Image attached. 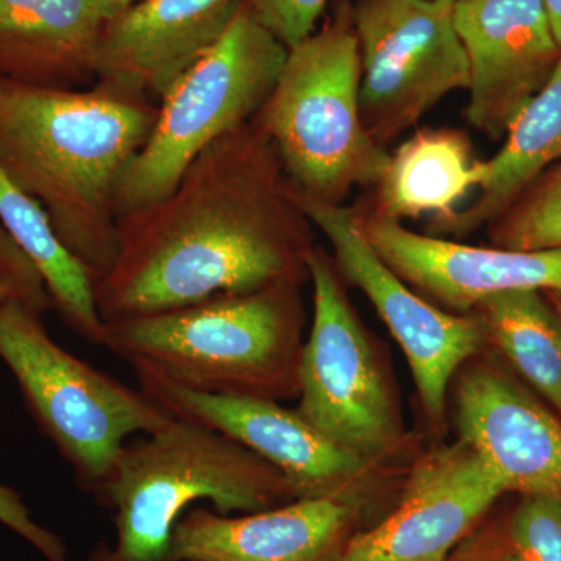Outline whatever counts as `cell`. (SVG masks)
I'll return each mask as SVG.
<instances>
[{"label": "cell", "instance_id": "1", "mask_svg": "<svg viewBox=\"0 0 561 561\" xmlns=\"http://www.w3.org/2000/svg\"><path fill=\"white\" fill-rule=\"evenodd\" d=\"M312 249L311 221L256 114L202 151L168 197L122 217L95 306L110 323L300 284Z\"/></svg>", "mask_w": 561, "mask_h": 561}, {"label": "cell", "instance_id": "2", "mask_svg": "<svg viewBox=\"0 0 561 561\" xmlns=\"http://www.w3.org/2000/svg\"><path fill=\"white\" fill-rule=\"evenodd\" d=\"M158 110L99 87H36L0 77V168L43 206L55 234L94 280L116 260L117 187Z\"/></svg>", "mask_w": 561, "mask_h": 561}, {"label": "cell", "instance_id": "3", "mask_svg": "<svg viewBox=\"0 0 561 561\" xmlns=\"http://www.w3.org/2000/svg\"><path fill=\"white\" fill-rule=\"evenodd\" d=\"M300 284L220 295L172 311L103 324L101 345L206 393L297 397Z\"/></svg>", "mask_w": 561, "mask_h": 561}, {"label": "cell", "instance_id": "4", "mask_svg": "<svg viewBox=\"0 0 561 561\" xmlns=\"http://www.w3.org/2000/svg\"><path fill=\"white\" fill-rule=\"evenodd\" d=\"M92 494L114 512L116 541L95 549L90 561H169L173 527L198 501L231 515L297 500L286 476L260 456L176 416L125 445Z\"/></svg>", "mask_w": 561, "mask_h": 561}, {"label": "cell", "instance_id": "5", "mask_svg": "<svg viewBox=\"0 0 561 561\" xmlns=\"http://www.w3.org/2000/svg\"><path fill=\"white\" fill-rule=\"evenodd\" d=\"M360 54L353 21L335 20L291 47L257 116L291 187L331 205L376 186L390 153L360 117Z\"/></svg>", "mask_w": 561, "mask_h": 561}, {"label": "cell", "instance_id": "6", "mask_svg": "<svg viewBox=\"0 0 561 561\" xmlns=\"http://www.w3.org/2000/svg\"><path fill=\"white\" fill-rule=\"evenodd\" d=\"M287 54L247 0L219 43L158 103L149 139L122 173L117 219L168 197L202 151L253 119L271 98Z\"/></svg>", "mask_w": 561, "mask_h": 561}, {"label": "cell", "instance_id": "7", "mask_svg": "<svg viewBox=\"0 0 561 561\" xmlns=\"http://www.w3.org/2000/svg\"><path fill=\"white\" fill-rule=\"evenodd\" d=\"M0 360L16 379L33 419L94 493L125 440L153 434L175 416L142 389H131L50 337L41 313L21 302L0 308Z\"/></svg>", "mask_w": 561, "mask_h": 561}, {"label": "cell", "instance_id": "8", "mask_svg": "<svg viewBox=\"0 0 561 561\" xmlns=\"http://www.w3.org/2000/svg\"><path fill=\"white\" fill-rule=\"evenodd\" d=\"M454 5L456 0H360L353 11L362 124L379 146L419 124L446 95L470 87Z\"/></svg>", "mask_w": 561, "mask_h": 561}, {"label": "cell", "instance_id": "9", "mask_svg": "<svg viewBox=\"0 0 561 561\" xmlns=\"http://www.w3.org/2000/svg\"><path fill=\"white\" fill-rule=\"evenodd\" d=\"M306 265L313 320L298 365V412L331 440L378 463L402 438L389 386L330 257L312 249Z\"/></svg>", "mask_w": 561, "mask_h": 561}, {"label": "cell", "instance_id": "10", "mask_svg": "<svg viewBox=\"0 0 561 561\" xmlns=\"http://www.w3.org/2000/svg\"><path fill=\"white\" fill-rule=\"evenodd\" d=\"M139 389L176 419L219 432L286 476L297 500L328 497L353 505L367 523L379 504L375 465L343 448L298 411L245 394L206 393L172 381L144 364H131ZM378 523V519H376Z\"/></svg>", "mask_w": 561, "mask_h": 561}, {"label": "cell", "instance_id": "11", "mask_svg": "<svg viewBox=\"0 0 561 561\" xmlns=\"http://www.w3.org/2000/svg\"><path fill=\"white\" fill-rule=\"evenodd\" d=\"M295 195L309 221L327 236L343 275L367 295L400 343L427 420L440 430L454 373L486 342L482 320L478 313L443 311L413 291L373 250L362 230L359 210L312 201L297 191Z\"/></svg>", "mask_w": 561, "mask_h": 561}, {"label": "cell", "instance_id": "12", "mask_svg": "<svg viewBox=\"0 0 561 561\" xmlns=\"http://www.w3.org/2000/svg\"><path fill=\"white\" fill-rule=\"evenodd\" d=\"M505 493L500 472L459 438L412 468L393 508L357 531L341 561H446Z\"/></svg>", "mask_w": 561, "mask_h": 561}, {"label": "cell", "instance_id": "13", "mask_svg": "<svg viewBox=\"0 0 561 561\" xmlns=\"http://www.w3.org/2000/svg\"><path fill=\"white\" fill-rule=\"evenodd\" d=\"M454 24L470 62L467 119L500 139L559 65L548 10L542 0H456Z\"/></svg>", "mask_w": 561, "mask_h": 561}, {"label": "cell", "instance_id": "14", "mask_svg": "<svg viewBox=\"0 0 561 561\" xmlns=\"http://www.w3.org/2000/svg\"><path fill=\"white\" fill-rule=\"evenodd\" d=\"M247 0H138L111 18L94 57V87L154 103L217 43Z\"/></svg>", "mask_w": 561, "mask_h": 561}, {"label": "cell", "instance_id": "15", "mask_svg": "<svg viewBox=\"0 0 561 561\" xmlns=\"http://www.w3.org/2000/svg\"><path fill=\"white\" fill-rule=\"evenodd\" d=\"M373 250L409 286L457 312L505 291L546 290L561 295V250L472 247L419 234L401 221L360 213Z\"/></svg>", "mask_w": 561, "mask_h": 561}, {"label": "cell", "instance_id": "16", "mask_svg": "<svg viewBox=\"0 0 561 561\" xmlns=\"http://www.w3.org/2000/svg\"><path fill=\"white\" fill-rule=\"evenodd\" d=\"M362 529L356 507L328 497L239 516L192 507L173 527L169 561H341Z\"/></svg>", "mask_w": 561, "mask_h": 561}, {"label": "cell", "instance_id": "17", "mask_svg": "<svg viewBox=\"0 0 561 561\" xmlns=\"http://www.w3.org/2000/svg\"><path fill=\"white\" fill-rule=\"evenodd\" d=\"M457 426L508 491L561 500V421L504 373L478 365L457 387Z\"/></svg>", "mask_w": 561, "mask_h": 561}, {"label": "cell", "instance_id": "18", "mask_svg": "<svg viewBox=\"0 0 561 561\" xmlns=\"http://www.w3.org/2000/svg\"><path fill=\"white\" fill-rule=\"evenodd\" d=\"M116 0H0V77L72 88L94 79V57Z\"/></svg>", "mask_w": 561, "mask_h": 561}, {"label": "cell", "instance_id": "19", "mask_svg": "<svg viewBox=\"0 0 561 561\" xmlns=\"http://www.w3.org/2000/svg\"><path fill=\"white\" fill-rule=\"evenodd\" d=\"M561 162V57L559 65L505 131L502 149L483 161L478 201L453 217L431 221L427 234L467 236L490 225L538 176Z\"/></svg>", "mask_w": 561, "mask_h": 561}, {"label": "cell", "instance_id": "20", "mask_svg": "<svg viewBox=\"0 0 561 561\" xmlns=\"http://www.w3.org/2000/svg\"><path fill=\"white\" fill-rule=\"evenodd\" d=\"M483 161L472 160L470 139L454 128H423L390 153L376 184L370 213L401 221L449 219L468 192L481 187Z\"/></svg>", "mask_w": 561, "mask_h": 561}, {"label": "cell", "instance_id": "21", "mask_svg": "<svg viewBox=\"0 0 561 561\" xmlns=\"http://www.w3.org/2000/svg\"><path fill=\"white\" fill-rule=\"evenodd\" d=\"M0 225L38 268L51 305L77 334L102 342L103 321L94 297V278L62 245L46 210L0 168Z\"/></svg>", "mask_w": 561, "mask_h": 561}, {"label": "cell", "instance_id": "22", "mask_svg": "<svg viewBox=\"0 0 561 561\" xmlns=\"http://www.w3.org/2000/svg\"><path fill=\"white\" fill-rule=\"evenodd\" d=\"M486 341L493 342L524 378L561 415V319L540 291H505L479 302Z\"/></svg>", "mask_w": 561, "mask_h": 561}, {"label": "cell", "instance_id": "23", "mask_svg": "<svg viewBox=\"0 0 561 561\" xmlns=\"http://www.w3.org/2000/svg\"><path fill=\"white\" fill-rule=\"evenodd\" d=\"M490 241L500 249L561 250V162L491 221Z\"/></svg>", "mask_w": 561, "mask_h": 561}, {"label": "cell", "instance_id": "24", "mask_svg": "<svg viewBox=\"0 0 561 561\" xmlns=\"http://www.w3.org/2000/svg\"><path fill=\"white\" fill-rule=\"evenodd\" d=\"M505 537L518 561H561V500L522 494L504 522Z\"/></svg>", "mask_w": 561, "mask_h": 561}, {"label": "cell", "instance_id": "25", "mask_svg": "<svg viewBox=\"0 0 561 561\" xmlns=\"http://www.w3.org/2000/svg\"><path fill=\"white\" fill-rule=\"evenodd\" d=\"M9 302H21L41 316L54 306L38 268L0 225V308Z\"/></svg>", "mask_w": 561, "mask_h": 561}, {"label": "cell", "instance_id": "26", "mask_svg": "<svg viewBox=\"0 0 561 561\" xmlns=\"http://www.w3.org/2000/svg\"><path fill=\"white\" fill-rule=\"evenodd\" d=\"M330 0H249L257 21L287 47L300 44L316 32Z\"/></svg>", "mask_w": 561, "mask_h": 561}, {"label": "cell", "instance_id": "27", "mask_svg": "<svg viewBox=\"0 0 561 561\" xmlns=\"http://www.w3.org/2000/svg\"><path fill=\"white\" fill-rule=\"evenodd\" d=\"M0 523L24 538L47 561H68V548L58 535L32 518L20 494L0 482Z\"/></svg>", "mask_w": 561, "mask_h": 561}, {"label": "cell", "instance_id": "28", "mask_svg": "<svg viewBox=\"0 0 561 561\" xmlns=\"http://www.w3.org/2000/svg\"><path fill=\"white\" fill-rule=\"evenodd\" d=\"M446 561H518L505 537L504 522L485 519L457 546Z\"/></svg>", "mask_w": 561, "mask_h": 561}, {"label": "cell", "instance_id": "29", "mask_svg": "<svg viewBox=\"0 0 561 561\" xmlns=\"http://www.w3.org/2000/svg\"><path fill=\"white\" fill-rule=\"evenodd\" d=\"M548 10L549 20H551L553 33L561 46V0H542Z\"/></svg>", "mask_w": 561, "mask_h": 561}, {"label": "cell", "instance_id": "30", "mask_svg": "<svg viewBox=\"0 0 561 561\" xmlns=\"http://www.w3.org/2000/svg\"><path fill=\"white\" fill-rule=\"evenodd\" d=\"M551 298H552V308L556 309V312L559 313V317L561 319V295L551 294Z\"/></svg>", "mask_w": 561, "mask_h": 561}, {"label": "cell", "instance_id": "31", "mask_svg": "<svg viewBox=\"0 0 561 561\" xmlns=\"http://www.w3.org/2000/svg\"><path fill=\"white\" fill-rule=\"evenodd\" d=\"M138 2V0H116V5L119 11L127 9L131 3Z\"/></svg>", "mask_w": 561, "mask_h": 561}]
</instances>
